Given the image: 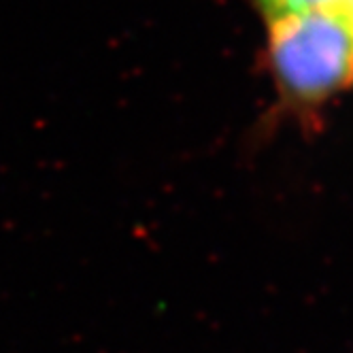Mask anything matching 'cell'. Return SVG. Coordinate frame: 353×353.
Instances as JSON below:
<instances>
[{"mask_svg":"<svg viewBox=\"0 0 353 353\" xmlns=\"http://www.w3.org/2000/svg\"><path fill=\"white\" fill-rule=\"evenodd\" d=\"M264 23V66L285 107L315 109L353 85V26L347 11L302 9Z\"/></svg>","mask_w":353,"mask_h":353,"instance_id":"6da1fadb","label":"cell"},{"mask_svg":"<svg viewBox=\"0 0 353 353\" xmlns=\"http://www.w3.org/2000/svg\"><path fill=\"white\" fill-rule=\"evenodd\" d=\"M254 7L260 11L264 19L290 13V11H302V9H343L347 11L353 0H251Z\"/></svg>","mask_w":353,"mask_h":353,"instance_id":"7a4b0ae2","label":"cell"},{"mask_svg":"<svg viewBox=\"0 0 353 353\" xmlns=\"http://www.w3.org/2000/svg\"><path fill=\"white\" fill-rule=\"evenodd\" d=\"M347 15H349V19H351V26H353V3L349 5V9H347Z\"/></svg>","mask_w":353,"mask_h":353,"instance_id":"3957f363","label":"cell"}]
</instances>
